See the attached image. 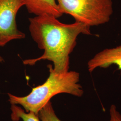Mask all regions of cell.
Wrapping results in <instances>:
<instances>
[{
  "label": "cell",
  "instance_id": "5",
  "mask_svg": "<svg viewBox=\"0 0 121 121\" xmlns=\"http://www.w3.org/2000/svg\"><path fill=\"white\" fill-rule=\"evenodd\" d=\"M112 64L117 65L118 69L121 70V45L105 49L96 54L88 61V70L91 73L98 67L107 68Z\"/></svg>",
  "mask_w": 121,
  "mask_h": 121
},
{
  "label": "cell",
  "instance_id": "2",
  "mask_svg": "<svg viewBox=\"0 0 121 121\" xmlns=\"http://www.w3.org/2000/svg\"><path fill=\"white\" fill-rule=\"evenodd\" d=\"M49 72L48 78L43 84L32 88L25 96H17L8 93L11 104H19L26 112H33L38 115L39 110L53 96L60 93H66L81 97L84 91L78 83L79 73L75 71L58 73L50 64L47 65Z\"/></svg>",
  "mask_w": 121,
  "mask_h": 121
},
{
  "label": "cell",
  "instance_id": "10",
  "mask_svg": "<svg viewBox=\"0 0 121 121\" xmlns=\"http://www.w3.org/2000/svg\"><path fill=\"white\" fill-rule=\"evenodd\" d=\"M3 62H4V59L2 56L0 55V63H3Z\"/></svg>",
  "mask_w": 121,
  "mask_h": 121
},
{
  "label": "cell",
  "instance_id": "4",
  "mask_svg": "<svg viewBox=\"0 0 121 121\" xmlns=\"http://www.w3.org/2000/svg\"><path fill=\"white\" fill-rule=\"evenodd\" d=\"M23 6L22 0H0V47L25 37V34L18 29L16 19Z\"/></svg>",
  "mask_w": 121,
  "mask_h": 121
},
{
  "label": "cell",
  "instance_id": "6",
  "mask_svg": "<svg viewBox=\"0 0 121 121\" xmlns=\"http://www.w3.org/2000/svg\"><path fill=\"white\" fill-rule=\"evenodd\" d=\"M30 13L39 16L48 14L56 18L61 17L63 13L60 11L56 0H22Z\"/></svg>",
  "mask_w": 121,
  "mask_h": 121
},
{
  "label": "cell",
  "instance_id": "1",
  "mask_svg": "<svg viewBox=\"0 0 121 121\" xmlns=\"http://www.w3.org/2000/svg\"><path fill=\"white\" fill-rule=\"evenodd\" d=\"M30 35L43 54L38 58L23 61L25 65H33L41 60H50L53 69L58 73L69 71V55L73 51L78 36L91 35L90 27L79 22L65 24L48 14L29 18Z\"/></svg>",
  "mask_w": 121,
  "mask_h": 121
},
{
  "label": "cell",
  "instance_id": "9",
  "mask_svg": "<svg viewBox=\"0 0 121 121\" xmlns=\"http://www.w3.org/2000/svg\"><path fill=\"white\" fill-rule=\"evenodd\" d=\"M109 115V121H121V114L114 104H112L110 107Z\"/></svg>",
  "mask_w": 121,
  "mask_h": 121
},
{
  "label": "cell",
  "instance_id": "7",
  "mask_svg": "<svg viewBox=\"0 0 121 121\" xmlns=\"http://www.w3.org/2000/svg\"><path fill=\"white\" fill-rule=\"evenodd\" d=\"M11 117L13 121H18L22 119L23 121H40L38 115L33 112H25L22 108L16 104H11Z\"/></svg>",
  "mask_w": 121,
  "mask_h": 121
},
{
  "label": "cell",
  "instance_id": "3",
  "mask_svg": "<svg viewBox=\"0 0 121 121\" xmlns=\"http://www.w3.org/2000/svg\"><path fill=\"white\" fill-rule=\"evenodd\" d=\"M63 13L87 26H98L110 20L113 13L112 0H56Z\"/></svg>",
  "mask_w": 121,
  "mask_h": 121
},
{
  "label": "cell",
  "instance_id": "8",
  "mask_svg": "<svg viewBox=\"0 0 121 121\" xmlns=\"http://www.w3.org/2000/svg\"><path fill=\"white\" fill-rule=\"evenodd\" d=\"M38 116L40 121H61L56 116L50 101L39 110Z\"/></svg>",
  "mask_w": 121,
  "mask_h": 121
}]
</instances>
